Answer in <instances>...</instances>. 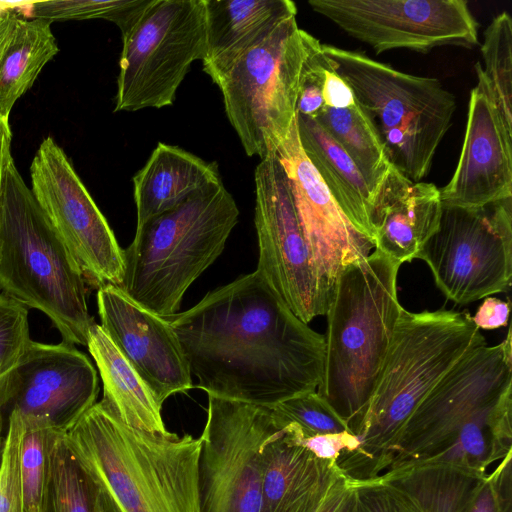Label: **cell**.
I'll use <instances>...</instances> for the list:
<instances>
[{"label":"cell","instance_id":"cell-24","mask_svg":"<svg viewBox=\"0 0 512 512\" xmlns=\"http://www.w3.org/2000/svg\"><path fill=\"white\" fill-rule=\"evenodd\" d=\"M87 347L103 383L101 401L131 427L170 434L162 418V404L99 324L90 328Z\"/></svg>","mask_w":512,"mask_h":512},{"label":"cell","instance_id":"cell-15","mask_svg":"<svg viewBox=\"0 0 512 512\" xmlns=\"http://www.w3.org/2000/svg\"><path fill=\"white\" fill-rule=\"evenodd\" d=\"M288 182L316 277L323 315L332 301L340 273L368 256L374 244L350 223L301 146L297 116L274 152Z\"/></svg>","mask_w":512,"mask_h":512},{"label":"cell","instance_id":"cell-2","mask_svg":"<svg viewBox=\"0 0 512 512\" xmlns=\"http://www.w3.org/2000/svg\"><path fill=\"white\" fill-rule=\"evenodd\" d=\"M64 439L87 477L119 512H199L200 437L131 427L100 401Z\"/></svg>","mask_w":512,"mask_h":512},{"label":"cell","instance_id":"cell-8","mask_svg":"<svg viewBox=\"0 0 512 512\" xmlns=\"http://www.w3.org/2000/svg\"><path fill=\"white\" fill-rule=\"evenodd\" d=\"M311 38L298 27L296 16L290 17L216 84L248 156L264 159L288 136L297 116L300 76Z\"/></svg>","mask_w":512,"mask_h":512},{"label":"cell","instance_id":"cell-7","mask_svg":"<svg viewBox=\"0 0 512 512\" xmlns=\"http://www.w3.org/2000/svg\"><path fill=\"white\" fill-rule=\"evenodd\" d=\"M485 341L467 310H401L362 417L364 440L401 431L425 397Z\"/></svg>","mask_w":512,"mask_h":512},{"label":"cell","instance_id":"cell-27","mask_svg":"<svg viewBox=\"0 0 512 512\" xmlns=\"http://www.w3.org/2000/svg\"><path fill=\"white\" fill-rule=\"evenodd\" d=\"M314 119L353 161L373 195L391 163L370 118L356 102L342 109L323 106Z\"/></svg>","mask_w":512,"mask_h":512},{"label":"cell","instance_id":"cell-30","mask_svg":"<svg viewBox=\"0 0 512 512\" xmlns=\"http://www.w3.org/2000/svg\"><path fill=\"white\" fill-rule=\"evenodd\" d=\"M152 0H54L30 3L31 18L56 20L105 19L122 36L135 25Z\"/></svg>","mask_w":512,"mask_h":512},{"label":"cell","instance_id":"cell-29","mask_svg":"<svg viewBox=\"0 0 512 512\" xmlns=\"http://www.w3.org/2000/svg\"><path fill=\"white\" fill-rule=\"evenodd\" d=\"M483 72L508 127L512 128V18L503 11L483 33L480 45Z\"/></svg>","mask_w":512,"mask_h":512},{"label":"cell","instance_id":"cell-16","mask_svg":"<svg viewBox=\"0 0 512 512\" xmlns=\"http://www.w3.org/2000/svg\"><path fill=\"white\" fill-rule=\"evenodd\" d=\"M97 372L90 359L71 343L31 340L10 371L6 415L42 422L65 434L95 403Z\"/></svg>","mask_w":512,"mask_h":512},{"label":"cell","instance_id":"cell-36","mask_svg":"<svg viewBox=\"0 0 512 512\" xmlns=\"http://www.w3.org/2000/svg\"><path fill=\"white\" fill-rule=\"evenodd\" d=\"M283 429L287 442L300 446L319 458L335 457L343 448H355L365 441L362 435L352 436L345 431L303 437L292 424L286 425Z\"/></svg>","mask_w":512,"mask_h":512},{"label":"cell","instance_id":"cell-22","mask_svg":"<svg viewBox=\"0 0 512 512\" xmlns=\"http://www.w3.org/2000/svg\"><path fill=\"white\" fill-rule=\"evenodd\" d=\"M221 181L216 162H207L178 146L159 142L133 177L136 228L193 193Z\"/></svg>","mask_w":512,"mask_h":512},{"label":"cell","instance_id":"cell-39","mask_svg":"<svg viewBox=\"0 0 512 512\" xmlns=\"http://www.w3.org/2000/svg\"><path fill=\"white\" fill-rule=\"evenodd\" d=\"M12 133L9 121L0 118V188L5 161L11 154Z\"/></svg>","mask_w":512,"mask_h":512},{"label":"cell","instance_id":"cell-4","mask_svg":"<svg viewBox=\"0 0 512 512\" xmlns=\"http://www.w3.org/2000/svg\"><path fill=\"white\" fill-rule=\"evenodd\" d=\"M401 263L374 250L344 267L327 316L319 394L344 420L361 419L399 318Z\"/></svg>","mask_w":512,"mask_h":512},{"label":"cell","instance_id":"cell-13","mask_svg":"<svg viewBox=\"0 0 512 512\" xmlns=\"http://www.w3.org/2000/svg\"><path fill=\"white\" fill-rule=\"evenodd\" d=\"M324 16L376 54L394 49L427 53L479 44V24L465 0H309Z\"/></svg>","mask_w":512,"mask_h":512},{"label":"cell","instance_id":"cell-19","mask_svg":"<svg viewBox=\"0 0 512 512\" xmlns=\"http://www.w3.org/2000/svg\"><path fill=\"white\" fill-rule=\"evenodd\" d=\"M97 305L101 328L161 404L193 387L186 357L167 318L112 284L98 288Z\"/></svg>","mask_w":512,"mask_h":512},{"label":"cell","instance_id":"cell-10","mask_svg":"<svg viewBox=\"0 0 512 512\" xmlns=\"http://www.w3.org/2000/svg\"><path fill=\"white\" fill-rule=\"evenodd\" d=\"M447 299L468 304L508 291L512 198L476 208L442 206L435 232L416 255Z\"/></svg>","mask_w":512,"mask_h":512},{"label":"cell","instance_id":"cell-40","mask_svg":"<svg viewBox=\"0 0 512 512\" xmlns=\"http://www.w3.org/2000/svg\"><path fill=\"white\" fill-rule=\"evenodd\" d=\"M10 372L0 377V454L4 443L5 435H3L4 420L7 418L5 406L8 396V383Z\"/></svg>","mask_w":512,"mask_h":512},{"label":"cell","instance_id":"cell-32","mask_svg":"<svg viewBox=\"0 0 512 512\" xmlns=\"http://www.w3.org/2000/svg\"><path fill=\"white\" fill-rule=\"evenodd\" d=\"M270 409L280 428L292 424L302 436L306 432L315 435L345 431L342 418L316 391L294 396Z\"/></svg>","mask_w":512,"mask_h":512},{"label":"cell","instance_id":"cell-6","mask_svg":"<svg viewBox=\"0 0 512 512\" xmlns=\"http://www.w3.org/2000/svg\"><path fill=\"white\" fill-rule=\"evenodd\" d=\"M321 50L375 125L390 163L412 181L427 177L452 124L455 96L437 78L399 71L363 52L327 44Z\"/></svg>","mask_w":512,"mask_h":512},{"label":"cell","instance_id":"cell-33","mask_svg":"<svg viewBox=\"0 0 512 512\" xmlns=\"http://www.w3.org/2000/svg\"><path fill=\"white\" fill-rule=\"evenodd\" d=\"M7 431L0 454V512H24L20 476L21 416L9 413Z\"/></svg>","mask_w":512,"mask_h":512},{"label":"cell","instance_id":"cell-17","mask_svg":"<svg viewBox=\"0 0 512 512\" xmlns=\"http://www.w3.org/2000/svg\"><path fill=\"white\" fill-rule=\"evenodd\" d=\"M512 384V337L471 348L416 408L401 431L420 444L455 435L462 424L497 403Z\"/></svg>","mask_w":512,"mask_h":512},{"label":"cell","instance_id":"cell-44","mask_svg":"<svg viewBox=\"0 0 512 512\" xmlns=\"http://www.w3.org/2000/svg\"><path fill=\"white\" fill-rule=\"evenodd\" d=\"M339 512H344V511L340 509Z\"/></svg>","mask_w":512,"mask_h":512},{"label":"cell","instance_id":"cell-12","mask_svg":"<svg viewBox=\"0 0 512 512\" xmlns=\"http://www.w3.org/2000/svg\"><path fill=\"white\" fill-rule=\"evenodd\" d=\"M31 191L76 260L89 285L119 286L124 250L106 218L52 137L40 144L30 166Z\"/></svg>","mask_w":512,"mask_h":512},{"label":"cell","instance_id":"cell-23","mask_svg":"<svg viewBox=\"0 0 512 512\" xmlns=\"http://www.w3.org/2000/svg\"><path fill=\"white\" fill-rule=\"evenodd\" d=\"M51 23L14 9L0 11V118L9 121L16 101L59 52Z\"/></svg>","mask_w":512,"mask_h":512},{"label":"cell","instance_id":"cell-26","mask_svg":"<svg viewBox=\"0 0 512 512\" xmlns=\"http://www.w3.org/2000/svg\"><path fill=\"white\" fill-rule=\"evenodd\" d=\"M309 452L284 438V429L265 447L260 512H309L315 468Z\"/></svg>","mask_w":512,"mask_h":512},{"label":"cell","instance_id":"cell-35","mask_svg":"<svg viewBox=\"0 0 512 512\" xmlns=\"http://www.w3.org/2000/svg\"><path fill=\"white\" fill-rule=\"evenodd\" d=\"M321 45L322 43L312 36L301 71L297 100V114L313 119L324 106L322 94L324 55Z\"/></svg>","mask_w":512,"mask_h":512},{"label":"cell","instance_id":"cell-41","mask_svg":"<svg viewBox=\"0 0 512 512\" xmlns=\"http://www.w3.org/2000/svg\"><path fill=\"white\" fill-rule=\"evenodd\" d=\"M92 482V481H91ZM93 512H119L112 500L93 482Z\"/></svg>","mask_w":512,"mask_h":512},{"label":"cell","instance_id":"cell-38","mask_svg":"<svg viewBox=\"0 0 512 512\" xmlns=\"http://www.w3.org/2000/svg\"><path fill=\"white\" fill-rule=\"evenodd\" d=\"M509 312L510 302L495 297H486L472 320L479 329L492 330L507 325Z\"/></svg>","mask_w":512,"mask_h":512},{"label":"cell","instance_id":"cell-3","mask_svg":"<svg viewBox=\"0 0 512 512\" xmlns=\"http://www.w3.org/2000/svg\"><path fill=\"white\" fill-rule=\"evenodd\" d=\"M0 293L42 311L63 341L87 346L95 324L84 276L8 155L0 188Z\"/></svg>","mask_w":512,"mask_h":512},{"label":"cell","instance_id":"cell-18","mask_svg":"<svg viewBox=\"0 0 512 512\" xmlns=\"http://www.w3.org/2000/svg\"><path fill=\"white\" fill-rule=\"evenodd\" d=\"M470 91L458 164L439 188L442 206L476 208L512 198V128L499 111L480 62Z\"/></svg>","mask_w":512,"mask_h":512},{"label":"cell","instance_id":"cell-9","mask_svg":"<svg viewBox=\"0 0 512 512\" xmlns=\"http://www.w3.org/2000/svg\"><path fill=\"white\" fill-rule=\"evenodd\" d=\"M122 43L114 111L171 106L206 56V0H152Z\"/></svg>","mask_w":512,"mask_h":512},{"label":"cell","instance_id":"cell-11","mask_svg":"<svg viewBox=\"0 0 512 512\" xmlns=\"http://www.w3.org/2000/svg\"><path fill=\"white\" fill-rule=\"evenodd\" d=\"M271 409L208 395L198 462L199 512H260Z\"/></svg>","mask_w":512,"mask_h":512},{"label":"cell","instance_id":"cell-21","mask_svg":"<svg viewBox=\"0 0 512 512\" xmlns=\"http://www.w3.org/2000/svg\"><path fill=\"white\" fill-rule=\"evenodd\" d=\"M296 14L290 0H206L203 71L217 84L243 55Z\"/></svg>","mask_w":512,"mask_h":512},{"label":"cell","instance_id":"cell-43","mask_svg":"<svg viewBox=\"0 0 512 512\" xmlns=\"http://www.w3.org/2000/svg\"><path fill=\"white\" fill-rule=\"evenodd\" d=\"M342 502L341 496L331 498L326 504H323L318 512H338Z\"/></svg>","mask_w":512,"mask_h":512},{"label":"cell","instance_id":"cell-28","mask_svg":"<svg viewBox=\"0 0 512 512\" xmlns=\"http://www.w3.org/2000/svg\"><path fill=\"white\" fill-rule=\"evenodd\" d=\"M40 512H93V485L69 450L64 434L50 431Z\"/></svg>","mask_w":512,"mask_h":512},{"label":"cell","instance_id":"cell-25","mask_svg":"<svg viewBox=\"0 0 512 512\" xmlns=\"http://www.w3.org/2000/svg\"><path fill=\"white\" fill-rule=\"evenodd\" d=\"M297 127L304 153L331 196L355 229L374 244L372 195L359 170L315 119L297 114Z\"/></svg>","mask_w":512,"mask_h":512},{"label":"cell","instance_id":"cell-34","mask_svg":"<svg viewBox=\"0 0 512 512\" xmlns=\"http://www.w3.org/2000/svg\"><path fill=\"white\" fill-rule=\"evenodd\" d=\"M30 341L27 308L0 293V377L15 368Z\"/></svg>","mask_w":512,"mask_h":512},{"label":"cell","instance_id":"cell-42","mask_svg":"<svg viewBox=\"0 0 512 512\" xmlns=\"http://www.w3.org/2000/svg\"><path fill=\"white\" fill-rule=\"evenodd\" d=\"M471 512H494V501L489 489L481 492Z\"/></svg>","mask_w":512,"mask_h":512},{"label":"cell","instance_id":"cell-31","mask_svg":"<svg viewBox=\"0 0 512 512\" xmlns=\"http://www.w3.org/2000/svg\"><path fill=\"white\" fill-rule=\"evenodd\" d=\"M22 421L20 476L24 512H40L46 477V446L51 429L37 420L22 418Z\"/></svg>","mask_w":512,"mask_h":512},{"label":"cell","instance_id":"cell-37","mask_svg":"<svg viewBox=\"0 0 512 512\" xmlns=\"http://www.w3.org/2000/svg\"><path fill=\"white\" fill-rule=\"evenodd\" d=\"M322 94L324 106L327 107L342 109L356 104L351 88L332 68L325 55Z\"/></svg>","mask_w":512,"mask_h":512},{"label":"cell","instance_id":"cell-5","mask_svg":"<svg viewBox=\"0 0 512 512\" xmlns=\"http://www.w3.org/2000/svg\"><path fill=\"white\" fill-rule=\"evenodd\" d=\"M238 216L221 181L151 218L124 249L119 287L164 318L177 314L186 290L221 255Z\"/></svg>","mask_w":512,"mask_h":512},{"label":"cell","instance_id":"cell-1","mask_svg":"<svg viewBox=\"0 0 512 512\" xmlns=\"http://www.w3.org/2000/svg\"><path fill=\"white\" fill-rule=\"evenodd\" d=\"M167 319L196 387L208 395L272 408L321 383L324 335L300 320L258 270Z\"/></svg>","mask_w":512,"mask_h":512},{"label":"cell","instance_id":"cell-20","mask_svg":"<svg viewBox=\"0 0 512 512\" xmlns=\"http://www.w3.org/2000/svg\"><path fill=\"white\" fill-rule=\"evenodd\" d=\"M441 212L435 184L412 181L391 164L372 195L375 250L401 264L412 261L435 232Z\"/></svg>","mask_w":512,"mask_h":512},{"label":"cell","instance_id":"cell-14","mask_svg":"<svg viewBox=\"0 0 512 512\" xmlns=\"http://www.w3.org/2000/svg\"><path fill=\"white\" fill-rule=\"evenodd\" d=\"M257 269L304 323L323 315L310 253L286 173L272 153L254 173Z\"/></svg>","mask_w":512,"mask_h":512}]
</instances>
